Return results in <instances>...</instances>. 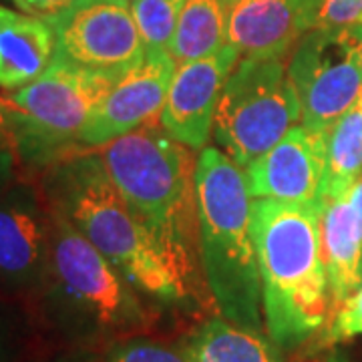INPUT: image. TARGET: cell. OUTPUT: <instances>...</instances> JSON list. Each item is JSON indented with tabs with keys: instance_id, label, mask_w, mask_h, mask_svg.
Returning a JSON list of instances; mask_svg holds the SVG:
<instances>
[{
	"instance_id": "cell-14",
	"label": "cell",
	"mask_w": 362,
	"mask_h": 362,
	"mask_svg": "<svg viewBox=\"0 0 362 362\" xmlns=\"http://www.w3.org/2000/svg\"><path fill=\"white\" fill-rule=\"evenodd\" d=\"M35 189L0 192V284L26 290L42 282L49 258V209Z\"/></svg>"
},
{
	"instance_id": "cell-6",
	"label": "cell",
	"mask_w": 362,
	"mask_h": 362,
	"mask_svg": "<svg viewBox=\"0 0 362 362\" xmlns=\"http://www.w3.org/2000/svg\"><path fill=\"white\" fill-rule=\"evenodd\" d=\"M121 75L75 65L57 54L39 78L8 95L16 107L18 159L51 168L66 151L81 147L87 121Z\"/></svg>"
},
{
	"instance_id": "cell-24",
	"label": "cell",
	"mask_w": 362,
	"mask_h": 362,
	"mask_svg": "<svg viewBox=\"0 0 362 362\" xmlns=\"http://www.w3.org/2000/svg\"><path fill=\"white\" fill-rule=\"evenodd\" d=\"M0 149L11 151L18 159L16 143V107L8 97H0Z\"/></svg>"
},
{
	"instance_id": "cell-7",
	"label": "cell",
	"mask_w": 362,
	"mask_h": 362,
	"mask_svg": "<svg viewBox=\"0 0 362 362\" xmlns=\"http://www.w3.org/2000/svg\"><path fill=\"white\" fill-rule=\"evenodd\" d=\"M302 123V105L288 59H240L216 111L214 135L223 153L242 169L266 156Z\"/></svg>"
},
{
	"instance_id": "cell-17",
	"label": "cell",
	"mask_w": 362,
	"mask_h": 362,
	"mask_svg": "<svg viewBox=\"0 0 362 362\" xmlns=\"http://www.w3.org/2000/svg\"><path fill=\"white\" fill-rule=\"evenodd\" d=\"M230 0H185L169 54L177 65L207 59L228 45Z\"/></svg>"
},
{
	"instance_id": "cell-1",
	"label": "cell",
	"mask_w": 362,
	"mask_h": 362,
	"mask_svg": "<svg viewBox=\"0 0 362 362\" xmlns=\"http://www.w3.org/2000/svg\"><path fill=\"white\" fill-rule=\"evenodd\" d=\"M99 157L135 218L194 288L202 264L194 149L157 119L103 145Z\"/></svg>"
},
{
	"instance_id": "cell-12",
	"label": "cell",
	"mask_w": 362,
	"mask_h": 362,
	"mask_svg": "<svg viewBox=\"0 0 362 362\" xmlns=\"http://www.w3.org/2000/svg\"><path fill=\"white\" fill-rule=\"evenodd\" d=\"M242 54L228 42L220 52L177 65L159 123L189 149H204L211 137L221 90Z\"/></svg>"
},
{
	"instance_id": "cell-26",
	"label": "cell",
	"mask_w": 362,
	"mask_h": 362,
	"mask_svg": "<svg viewBox=\"0 0 362 362\" xmlns=\"http://www.w3.org/2000/svg\"><path fill=\"white\" fill-rule=\"evenodd\" d=\"M14 163H16V156H13L6 149H0V192L6 189L13 180Z\"/></svg>"
},
{
	"instance_id": "cell-5",
	"label": "cell",
	"mask_w": 362,
	"mask_h": 362,
	"mask_svg": "<svg viewBox=\"0 0 362 362\" xmlns=\"http://www.w3.org/2000/svg\"><path fill=\"white\" fill-rule=\"evenodd\" d=\"M49 209V258L40 284L59 320L83 334H119L147 326V312L123 274L77 228Z\"/></svg>"
},
{
	"instance_id": "cell-27",
	"label": "cell",
	"mask_w": 362,
	"mask_h": 362,
	"mask_svg": "<svg viewBox=\"0 0 362 362\" xmlns=\"http://www.w3.org/2000/svg\"><path fill=\"white\" fill-rule=\"evenodd\" d=\"M230 2H233V0H230Z\"/></svg>"
},
{
	"instance_id": "cell-3",
	"label": "cell",
	"mask_w": 362,
	"mask_h": 362,
	"mask_svg": "<svg viewBox=\"0 0 362 362\" xmlns=\"http://www.w3.org/2000/svg\"><path fill=\"white\" fill-rule=\"evenodd\" d=\"M250 233L258 256L268 337L278 346H296L330 314L318 209L252 199Z\"/></svg>"
},
{
	"instance_id": "cell-8",
	"label": "cell",
	"mask_w": 362,
	"mask_h": 362,
	"mask_svg": "<svg viewBox=\"0 0 362 362\" xmlns=\"http://www.w3.org/2000/svg\"><path fill=\"white\" fill-rule=\"evenodd\" d=\"M302 125L328 133L362 95V25L314 28L288 57Z\"/></svg>"
},
{
	"instance_id": "cell-23",
	"label": "cell",
	"mask_w": 362,
	"mask_h": 362,
	"mask_svg": "<svg viewBox=\"0 0 362 362\" xmlns=\"http://www.w3.org/2000/svg\"><path fill=\"white\" fill-rule=\"evenodd\" d=\"M332 318L334 320L328 332L332 342L362 334V286L338 308Z\"/></svg>"
},
{
	"instance_id": "cell-10",
	"label": "cell",
	"mask_w": 362,
	"mask_h": 362,
	"mask_svg": "<svg viewBox=\"0 0 362 362\" xmlns=\"http://www.w3.org/2000/svg\"><path fill=\"white\" fill-rule=\"evenodd\" d=\"M177 63L165 49H145L119 77L78 137L81 147H103L131 131L157 121L168 99Z\"/></svg>"
},
{
	"instance_id": "cell-13",
	"label": "cell",
	"mask_w": 362,
	"mask_h": 362,
	"mask_svg": "<svg viewBox=\"0 0 362 362\" xmlns=\"http://www.w3.org/2000/svg\"><path fill=\"white\" fill-rule=\"evenodd\" d=\"M322 0H233L228 42L242 59H288L318 26Z\"/></svg>"
},
{
	"instance_id": "cell-15",
	"label": "cell",
	"mask_w": 362,
	"mask_h": 362,
	"mask_svg": "<svg viewBox=\"0 0 362 362\" xmlns=\"http://www.w3.org/2000/svg\"><path fill=\"white\" fill-rule=\"evenodd\" d=\"M330 314L362 286V177L349 194L318 206Z\"/></svg>"
},
{
	"instance_id": "cell-22",
	"label": "cell",
	"mask_w": 362,
	"mask_h": 362,
	"mask_svg": "<svg viewBox=\"0 0 362 362\" xmlns=\"http://www.w3.org/2000/svg\"><path fill=\"white\" fill-rule=\"evenodd\" d=\"M362 25V0H322L316 28H346Z\"/></svg>"
},
{
	"instance_id": "cell-18",
	"label": "cell",
	"mask_w": 362,
	"mask_h": 362,
	"mask_svg": "<svg viewBox=\"0 0 362 362\" xmlns=\"http://www.w3.org/2000/svg\"><path fill=\"white\" fill-rule=\"evenodd\" d=\"M185 356L189 362H286L272 340L223 318H214L195 332Z\"/></svg>"
},
{
	"instance_id": "cell-25",
	"label": "cell",
	"mask_w": 362,
	"mask_h": 362,
	"mask_svg": "<svg viewBox=\"0 0 362 362\" xmlns=\"http://www.w3.org/2000/svg\"><path fill=\"white\" fill-rule=\"evenodd\" d=\"M14 2H16L18 8H23V13L49 18V16L63 13L65 8L75 4L77 0H14Z\"/></svg>"
},
{
	"instance_id": "cell-2",
	"label": "cell",
	"mask_w": 362,
	"mask_h": 362,
	"mask_svg": "<svg viewBox=\"0 0 362 362\" xmlns=\"http://www.w3.org/2000/svg\"><path fill=\"white\" fill-rule=\"evenodd\" d=\"M49 169L45 204L65 216L131 286L161 300L192 294V286L131 211L101 157H69Z\"/></svg>"
},
{
	"instance_id": "cell-21",
	"label": "cell",
	"mask_w": 362,
	"mask_h": 362,
	"mask_svg": "<svg viewBox=\"0 0 362 362\" xmlns=\"http://www.w3.org/2000/svg\"><path fill=\"white\" fill-rule=\"evenodd\" d=\"M107 362H189L185 352L163 346L145 338H129L117 342L107 354Z\"/></svg>"
},
{
	"instance_id": "cell-9",
	"label": "cell",
	"mask_w": 362,
	"mask_h": 362,
	"mask_svg": "<svg viewBox=\"0 0 362 362\" xmlns=\"http://www.w3.org/2000/svg\"><path fill=\"white\" fill-rule=\"evenodd\" d=\"M49 23L57 54L75 65L125 73L145 52L129 0H77Z\"/></svg>"
},
{
	"instance_id": "cell-20",
	"label": "cell",
	"mask_w": 362,
	"mask_h": 362,
	"mask_svg": "<svg viewBox=\"0 0 362 362\" xmlns=\"http://www.w3.org/2000/svg\"><path fill=\"white\" fill-rule=\"evenodd\" d=\"M185 0H129L145 49H165L173 40Z\"/></svg>"
},
{
	"instance_id": "cell-11",
	"label": "cell",
	"mask_w": 362,
	"mask_h": 362,
	"mask_svg": "<svg viewBox=\"0 0 362 362\" xmlns=\"http://www.w3.org/2000/svg\"><path fill=\"white\" fill-rule=\"evenodd\" d=\"M324 169L326 135L300 123L244 173L252 199H276L318 209Z\"/></svg>"
},
{
	"instance_id": "cell-4",
	"label": "cell",
	"mask_w": 362,
	"mask_h": 362,
	"mask_svg": "<svg viewBox=\"0 0 362 362\" xmlns=\"http://www.w3.org/2000/svg\"><path fill=\"white\" fill-rule=\"evenodd\" d=\"M195 183L199 258L211 300L223 320L262 334V280L250 233L252 197L246 173L218 147H204Z\"/></svg>"
},
{
	"instance_id": "cell-16",
	"label": "cell",
	"mask_w": 362,
	"mask_h": 362,
	"mask_svg": "<svg viewBox=\"0 0 362 362\" xmlns=\"http://www.w3.org/2000/svg\"><path fill=\"white\" fill-rule=\"evenodd\" d=\"M57 57L49 18L0 4V89L14 90L39 78Z\"/></svg>"
},
{
	"instance_id": "cell-19",
	"label": "cell",
	"mask_w": 362,
	"mask_h": 362,
	"mask_svg": "<svg viewBox=\"0 0 362 362\" xmlns=\"http://www.w3.org/2000/svg\"><path fill=\"white\" fill-rule=\"evenodd\" d=\"M362 177V95L326 133V169L320 204L346 195ZM318 204V206H320Z\"/></svg>"
}]
</instances>
